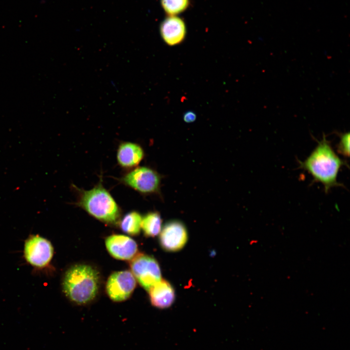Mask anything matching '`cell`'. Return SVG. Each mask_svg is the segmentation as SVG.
Instances as JSON below:
<instances>
[{"label":"cell","instance_id":"9c48e42d","mask_svg":"<svg viewBox=\"0 0 350 350\" xmlns=\"http://www.w3.org/2000/svg\"><path fill=\"white\" fill-rule=\"evenodd\" d=\"M105 244L109 254L118 260H131L137 253L136 242L124 235H110L106 238Z\"/></svg>","mask_w":350,"mask_h":350},{"label":"cell","instance_id":"9a60e30c","mask_svg":"<svg viewBox=\"0 0 350 350\" xmlns=\"http://www.w3.org/2000/svg\"><path fill=\"white\" fill-rule=\"evenodd\" d=\"M164 10L170 16H175L186 9L189 0H161Z\"/></svg>","mask_w":350,"mask_h":350},{"label":"cell","instance_id":"52a82bcc","mask_svg":"<svg viewBox=\"0 0 350 350\" xmlns=\"http://www.w3.org/2000/svg\"><path fill=\"white\" fill-rule=\"evenodd\" d=\"M136 286V279L129 271L115 272L108 278L106 290L110 298L120 302L128 298Z\"/></svg>","mask_w":350,"mask_h":350},{"label":"cell","instance_id":"30bf717a","mask_svg":"<svg viewBox=\"0 0 350 350\" xmlns=\"http://www.w3.org/2000/svg\"><path fill=\"white\" fill-rule=\"evenodd\" d=\"M160 33L164 41L169 46L181 43L186 34V28L183 20L175 16H170L161 23Z\"/></svg>","mask_w":350,"mask_h":350},{"label":"cell","instance_id":"5bb4252c","mask_svg":"<svg viewBox=\"0 0 350 350\" xmlns=\"http://www.w3.org/2000/svg\"><path fill=\"white\" fill-rule=\"evenodd\" d=\"M141 220L142 217L139 212L135 211L130 212L121 220V228L128 234L137 235L140 230Z\"/></svg>","mask_w":350,"mask_h":350},{"label":"cell","instance_id":"7c38bea8","mask_svg":"<svg viewBox=\"0 0 350 350\" xmlns=\"http://www.w3.org/2000/svg\"><path fill=\"white\" fill-rule=\"evenodd\" d=\"M144 152L140 145L131 142L121 143L117 150V161L121 166L131 168L137 166L143 159Z\"/></svg>","mask_w":350,"mask_h":350},{"label":"cell","instance_id":"e0dca14e","mask_svg":"<svg viewBox=\"0 0 350 350\" xmlns=\"http://www.w3.org/2000/svg\"><path fill=\"white\" fill-rule=\"evenodd\" d=\"M196 119V114L192 111H187L183 116L184 121L187 123L193 122Z\"/></svg>","mask_w":350,"mask_h":350},{"label":"cell","instance_id":"4fadbf2b","mask_svg":"<svg viewBox=\"0 0 350 350\" xmlns=\"http://www.w3.org/2000/svg\"><path fill=\"white\" fill-rule=\"evenodd\" d=\"M162 220L159 213L154 211L146 214L141 220V228L147 237H155L160 231Z\"/></svg>","mask_w":350,"mask_h":350},{"label":"cell","instance_id":"7a4b0ae2","mask_svg":"<svg viewBox=\"0 0 350 350\" xmlns=\"http://www.w3.org/2000/svg\"><path fill=\"white\" fill-rule=\"evenodd\" d=\"M100 286V275L96 269L87 264H76L66 272L63 291L73 302L83 305L96 297Z\"/></svg>","mask_w":350,"mask_h":350},{"label":"cell","instance_id":"277c9868","mask_svg":"<svg viewBox=\"0 0 350 350\" xmlns=\"http://www.w3.org/2000/svg\"><path fill=\"white\" fill-rule=\"evenodd\" d=\"M132 273L139 283L146 290L161 280V271L157 261L152 257L137 254L131 260Z\"/></svg>","mask_w":350,"mask_h":350},{"label":"cell","instance_id":"3957f363","mask_svg":"<svg viewBox=\"0 0 350 350\" xmlns=\"http://www.w3.org/2000/svg\"><path fill=\"white\" fill-rule=\"evenodd\" d=\"M77 205L96 219L109 224H116L120 218L119 207L101 183L89 190L79 189Z\"/></svg>","mask_w":350,"mask_h":350},{"label":"cell","instance_id":"8992f818","mask_svg":"<svg viewBox=\"0 0 350 350\" xmlns=\"http://www.w3.org/2000/svg\"><path fill=\"white\" fill-rule=\"evenodd\" d=\"M121 180L125 185L143 193L156 192L159 189L160 181L159 175L146 167L134 169Z\"/></svg>","mask_w":350,"mask_h":350},{"label":"cell","instance_id":"5b68a950","mask_svg":"<svg viewBox=\"0 0 350 350\" xmlns=\"http://www.w3.org/2000/svg\"><path fill=\"white\" fill-rule=\"evenodd\" d=\"M24 254L30 264L35 267L43 268L51 262L53 248L46 239L38 235H32L25 243Z\"/></svg>","mask_w":350,"mask_h":350},{"label":"cell","instance_id":"6da1fadb","mask_svg":"<svg viewBox=\"0 0 350 350\" xmlns=\"http://www.w3.org/2000/svg\"><path fill=\"white\" fill-rule=\"evenodd\" d=\"M298 163L300 168L312 175L313 182L323 185L326 193L332 187H344L337 178L340 169L347 163L336 154L324 134L310 155L303 161H298Z\"/></svg>","mask_w":350,"mask_h":350},{"label":"cell","instance_id":"2e32d148","mask_svg":"<svg viewBox=\"0 0 350 350\" xmlns=\"http://www.w3.org/2000/svg\"><path fill=\"white\" fill-rule=\"evenodd\" d=\"M340 141L337 147L338 153L345 157L350 156V133L349 132L337 133Z\"/></svg>","mask_w":350,"mask_h":350},{"label":"cell","instance_id":"ba28073f","mask_svg":"<svg viewBox=\"0 0 350 350\" xmlns=\"http://www.w3.org/2000/svg\"><path fill=\"white\" fill-rule=\"evenodd\" d=\"M188 239L186 227L178 221L167 223L162 228L159 237L162 248L168 251H178L185 245Z\"/></svg>","mask_w":350,"mask_h":350},{"label":"cell","instance_id":"8fae6325","mask_svg":"<svg viewBox=\"0 0 350 350\" xmlns=\"http://www.w3.org/2000/svg\"><path fill=\"white\" fill-rule=\"evenodd\" d=\"M152 304L158 308H166L174 302L175 291L167 281L160 280L148 290Z\"/></svg>","mask_w":350,"mask_h":350}]
</instances>
